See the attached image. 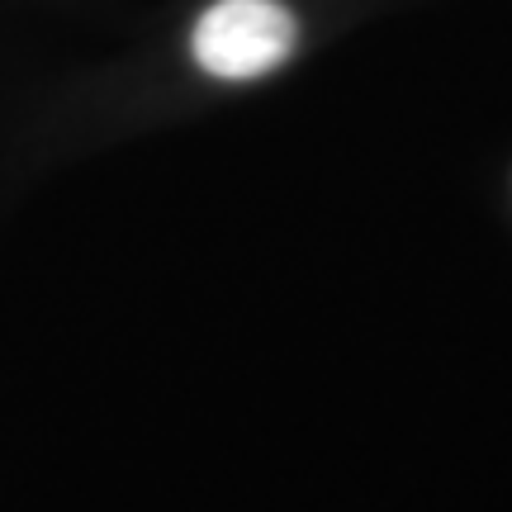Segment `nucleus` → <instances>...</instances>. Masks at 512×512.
I'll list each match as a JSON object with an SVG mask.
<instances>
[{"instance_id":"1","label":"nucleus","mask_w":512,"mask_h":512,"mask_svg":"<svg viewBox=\"0 0 512 512\" xmlns=\"http://www.w3.org/2000/svg\"><path fill=\"white\" fill-rule=\"evenodd\" d=\"M294 48V19L275 0H219L195 24V62L223 81H252Z\"/></svg>"}]
</instances>
